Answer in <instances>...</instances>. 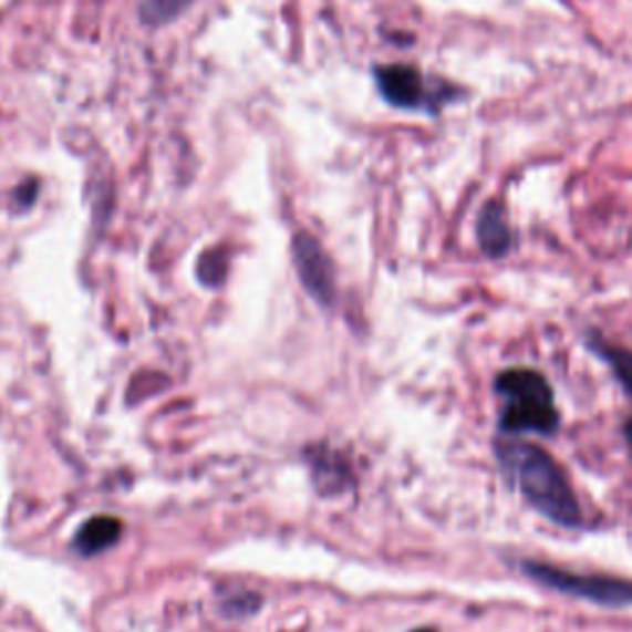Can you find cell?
I'll use <instances>...</instances> for the list:
<instances>
[{"instance_id":"cell-1","label":"cell","mask_w":632,"mask_h":632,"mask_svg":"<svg viewBox=\"0 0 632 632\" xmlns=\"http://www.w3.org/2000/svg\"><path fill=\"white\" fill-rule=\"evenodd\" d=\"M499 463L529 505L561 527L581 521V507L559 463L546 449L529 443H499Z\"/></svg>"},{"instance_id":"cell-2","label":"cell","mask_w":632,"mask_h":632,"mask_svg":"<svg viewBox=\"0 0 632 632\" xmlns=\"http://www.w3.org/2000/svg\"><path fill=\"white\" fill-rule=\"evenodd\" d=\"M497 391L505 395L507 408L501 413V427L507 433H553L559 413L553 405V393L543 376L529 369H514L501 373Z\"/></svg>"},{"instance_id":"cell-3","label":"cell","mask_w":632,"mask_h":632,"mask_svg":"<svg viewBox=\"0 0 632 632\" xmlns=\"http://www.w3.org/2000/svg\"><path fill=\"white\" fill-rule=\"evenodd\" d=\"M533 581L541 586H549L553 591L569 593L576 598H586V601L601 603V605H630L632 603V583L620 581V578L595 576V573H571L563 569H553V566L543 563H527L524 566Z\"/></svg>"},{"instance_id":"cell-4","label":"cell","mask_w":632,"mask_h":632,"mask_svg":"<svg viewBox=\"0 0 632 632\" xmlns=\"http://www.w3.org/2000/svg\"><path fill=\"white\" fill-rule=\"evenodd\" d=\"M294 262L299 277H302L312 297H317L321 304H331V299H334V270H331V262L312 235H297Z\"/></svg>"},{"instance_id":"cell-5","label":"cell","mask_w":632,"mask_h":632,"mask_svg":"<svg viewBox=\"0 0 632 632\" xmlns=\"http://www.w3.org/2000/svg\"><path fill=\"white\" fill-rule=\"evenodd\" d=\"M376 77L383 96L391 104L408 106V110L425 104V82L417 70L405 68V64H391V68H381Z\"/></svg>"},{"instance_id":"cell-6","label":"cell","mask_w":632,"mask_h":632,"mask_svg":"<svg viewBox=\"0 0 632 632\" xmlns=\"http://www.w3.org/2000/svg\"><path fill=\"white\" fill-rule=\"evenodd\" d=\"M477 238L481 250L491 257L505 255L511 248V230L507 225L505 213L497 206V203H489V206L481 210L479 225H477Z\"/></svg>"},{"instance_id":"cell-7","label":"cell","mask_w":632,"mask_h":632,"mask_svg":"<svg viewBox=\"0 0 632 632\" xmlns=\"http://www.w3.org/2000/svg\"><path fill=\"white\" fill-rule=\"evenodd\" d=\"M122 537V521L114 517H94L77 531V549L82 553H100Z\"/></svg>"},{"instance_id":"cell-8","label":"cell","mask_w":632,"mask_h":632,"mask_svg":"<svg viewBox=\"0 0 632 632\" xmlns=\"http://www.w3.org/2000/svg\"><path fill=\"white\" fill-rule=\"evenodd\" d=\"M603 356L608 359L610 366H613V373L618 376V381L625 385V391L632 395V353L615 349V346H603L601 349Z\"/></svg>"},{"instance_id":"cell-9","label":"cell","mask_w":632,"mask_h":632,"mask_svg":"<svg viewBox=\"0 0 632 632\" xmlns=\"http://www.w3.org/2000/svg\"><path fill=\"white\" fill-rule=\"evenodd\" d=\"M186 3L188 0H146L142 15L146 23H164V20L178 15L180 10L186 8Z\"/></svg>"},{"instance_id":"cell-10","label":"cell","mask_w":632,"mask_h":632,"mask_svg":"<svg viewBox=\"0 0 632 632\" xmlns=\"http://www.w3.org/2000/svg\"><path fill=\"white\" fill-rule=\"evenodd\" d=\"M415 632H433V630H415Z\"/></svg>"}]
</instances>
